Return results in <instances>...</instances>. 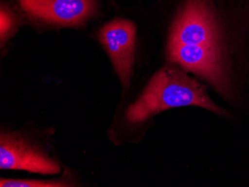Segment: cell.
Returning a JSON list of instances; mask_svg holds the SVG:
<instances>
[{"label": "cell", "mask_w": 249, "mask_h": 187, "mask_svg": "<svg viewBox=\"0 0 249 187\" xmlns=\"http://www.w3.org/2000/svg\"><path fill=\"white\" fill-rule=\"evenodd\" d=\"M0 18L1 42L3 43L6 41L7 39L11 37V33L15 30L16 26V17L8 7L2 5Z\"/></svg>", "instance_id": "obj_8"}, {"label": "cell", "mask_w": 249, "mask_h": 187, "mask_svg": "<svg viewBox=\"0 0 249 187\" xmlns=\"http://www.w3.org/2000/svg\"><path fill=\"white\" fill-rule=\"evenodd\" d=\"M168 54L172 62L202 77L222 93L226 92L228 79L220 49L169 43Z\"/></svg>", "instance_id": "obj_4"}, {"label": "cell", "mask_w": 249, "mask_h": 187, "mask_svg": "<svg viewBox=\"0 0 249 187\" xmlns=\"http://www.w3.org/2000/svg\"><path fill=\"white\" fill-rule=\"evenodd\" d=\"M67 181H40V180H0L1 187H72Z\"/></svg>", "instance_id": "obj_7"}, {"label": "cell", "mask_w": 249, "mask_h": 187, "mask_svg": "<svg viewBox=\"0 0 249 187\" xmlns=\"http://www.w3.org/2000/svg\"><path fill=\"white\" fill-rule=\"evenodd\" d=\"M0 168L43 174H55L61 171L58 162L40 146L17 132L1 133Z\"/></svg>", "instance_id": "obj_3"}, {"label": "cell", "mask_w": 249, "mask_h": 187, "mask_svg": "<svg viewBox=\"0 0 249 187\" xmlns=\"http://www.w3.org/2000/svg\"><path fill=\"white\" fill-rule=\"evenodd\" d=\"M135 25L124 19H115L99 32V40L114 64L124 88L131 82L136 43Z\"/></svg>", "instance_id": "obj_5"}, {"label": "cell", "mask_w": 249, "mask_h": 187, "mask_svg": "<svg viewBox=\"0 0 249 187\" xmlns=\"http://www.w3.org/2000/svg\"><path fill=\"white\" fill-rule=\"evenodd\" d=\"M219 27L208 0H187L172 27L169 43L220 49Z\"/></svg>", "instance_id": "obj_2"}, {"label": "cell", "mask_w": 249, "mask_h": 187, "mask_svg": "<svg viewBox=\"0 0 249 187\" xmlns=\"http://www.w3.org/2000/svg\"><path fill=\"white\" fill-rule=\"evenodd\" d=\"M19 4L32 17L66 26L83 24L97 9L96 0H19Z\"/></svg>", "instance_id": "obj_6"}, {"label": "cell", "mask_w": 249, "mask_h": 187, "mask_svg": "<svg viewBox=\"0 0 249 187\" xmlns=\"http://www.w3.org/2000/svg\"><path fill=\"white\" fill-rule=\"evenodd\" d=\"M190 105L222 113L196 80L177 68L166 67L154 75L142 95L128 107L127 119L140 123L167 109Z\"/></svg>", "instance_id": "obj_1"}]
</instances>
